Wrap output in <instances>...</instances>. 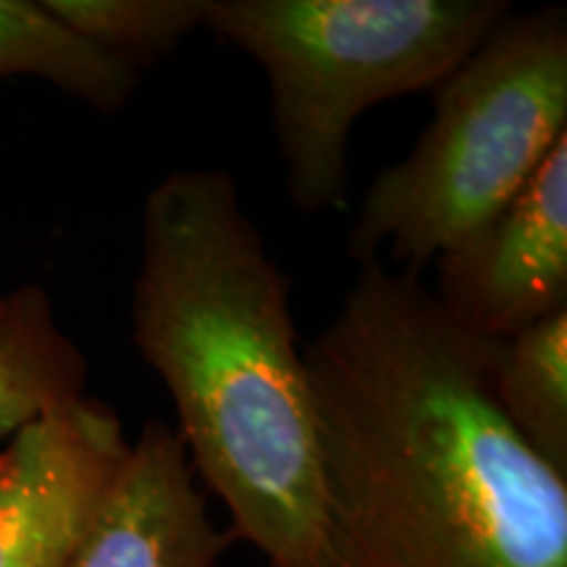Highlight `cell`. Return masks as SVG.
Here are the masks:
<instances>
[{
	"label": "cell",
	"mask_w": 567,
	"mask_h": 567,
	"mask_svg": "<svg viewBox=\"0 0 567 567\" xmlns=\"http://www.w3.org/2000/svg\"><path fill=\"white\" fill-rule=\"evenodd\" d=\"M434 266L439 308L486 342L567 310V134L505 208Z\"/></svg>",
	"instance_id": "8992f818"
},
{
	"label": "cell",
	"mask_w": 567,
	"mask_h": 567,
	"mask_svg": "<svg viewBox=\"0 0 567 567\" xmlns=\"http://www.w3.org/2000/svg\"><path fill=\"white\" fill-rule=\"evenodd\" d=\"M122 417L76 396L0 444V567H69L130 457Z\"/></svg>",
	"instance_id": "5b68a950"
},
{
	"label": "cell",
	"mask_w": 567,
	"mask_h": 567,
	"mask_svg": "<svg viewBox=\"0 0 567 567\" xmlns=\"http://www.w3.org/2000/svg\"><path fill=\"white\" fill-rule=\"evenodd\" d=\"M84 40L124 61L151 66L208 24L210 0H42Z\"/></svg>",
	"instance_id": "8fae6325"
},
{
	"label": "cell",
	"mask_w": 567,
	"mask_h": 567,
	"mask_svg": "<svg viewBox=\"0 0 567 567\" xmlns=\"http://www.w3.org/2000/svg\"><path fill=\"white\" fill-rule=\"evenodd\" d=\"M229 538L176 429L147 421L69 567H218Z\"/></svg>",
	"instance_id": "52a82bcc"
},
{
	"label": "cell",
	"mask_w": 567,
	"mask_h": 567,
	"mask_svg": "<svg viewBox=\"0 0 567 567\" xmlns=\"http://www.w3.org/2000/svg\"><path fill=\"white\" fill-rule=\"evenodd\" d=\"M38 76L101 113H116L140 71L76 34L42 0H0V80Z\"/></svg>",
	"instance_id": "9c48e42d"
},
{
	"label": "cell",
	"mask_w": 567,
	"mask_h": 567,
	"mask_svg": "<svg viewBox=\"0 0 567 567\" xmlns=\"http://www.w3.org/2000/svg\"><path fill=\"white\" fill-rule=\"evenodd\" d=\"M507 13L505 0H210L205 27L266 71L289 200L326 213L347 203L360 113L436 90Z\"/></svg>",
	"instance_id": "3957f363"
},
{
	"label": "cell",
	"mask_w": 567,
	"mask_h": 567,
	"mask_svg": "<svg viewBox=\"0 0 567 567\" xmlns=\"http://www.w3.org/2000/svg\"><path fill=\"white\" fill-rule=\"evenodd\" d=\"M434 118L347 234L354 264L421 276L526 187L567 134V13H513L434 90Z\"/></svg>",
	"instance_id": "277c9868"
},
{
	"label": "cell",
	"mask_w": 567,
	"mask_h": 567,
	"mask_svg": "<svg viewBox=\"0 0 567 567\" xmlns=\"http://www.w3.org/2000/svg\"><path fill=\"white\" fill-rule=\"evenodd\" d=\"M492 386L517 434L567 473V310L494 344Z\"/></svg>",
	"instance_id": "30bf717a"
},
{
	"label": "cell",
	"mask_w": 567,
	"mask_h": 567,
	"mask_svg": "<svg viewBox=\"0 0 567 567\" xmlns=\"http://www.w3.org/2000/svg\"><path fill=\"white\" fill-rule=\"evenodd\" d=\"M486 342L365 260L305 347L323 517L308 567H567V473L502 413Z\"/></svg>",
	"instance_id": "6da1fadb"
},
{
	"label": "cell",
	"mask_w": 567,
	"mask_h": 567,
	"mask_svg": "<svg viewBox=\"0 0 567 567\" xmlns=\"http://www.w3.org/2000/svg\"><path fill=\"white\" fill-rule=\"evenodd\" d=\"M87 358L40 284L0 295V444L32 417L87 389Z\"/></svg>",
	"instance_id": "ba28073f"
},
{
	"label": "cell",
	"mask_w": 567,
	"mask_h": 567,
	"mask_svg": "<svg viewBox=\"0 0 567 567\" xmlns=\"http://www.w3.org/2000/svg\"><path fill=\"white\" fill-rule=\"evenodd\" d=\"M132 342L172 396L176 434L224 502L229 536L268 567H308L323 476L292 279L229 172L179 168L147 195Z\"/></svg>",
	"instance_id": "7a4b0ae2"
}]
</instances>
